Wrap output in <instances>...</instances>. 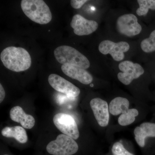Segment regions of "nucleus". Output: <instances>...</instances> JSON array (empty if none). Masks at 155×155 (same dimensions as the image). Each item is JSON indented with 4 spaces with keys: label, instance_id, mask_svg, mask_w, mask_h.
<instances>
[{
    "label": "nucleus",
    "instance_id": "4be33fe9",
    "mask_svg": "<svg viewBox=\"0 0 155 155\" xmlns=\"http://www.w3.org/2000/svg\"><path fill=\"white\" fill-rule=\"evenodd\" d=\"M5 97V92L2 84H0V103L2 102Z\"/></svg>",
    "mask_w": 155,
    "mask_h": 155
},
{
    "label": "nucleus",
    "instance_id": "5701e85b",
    "mask_svg": "<svg viewBox=\"0 0 155 155\" xmlns=\"http://www.w3.org/2000/svg\"><path fill=\"white\" fill-rule=\"evenodd\" d=\"M10 155L7 154H4V155Z\"/></svg>",
    "mask_w": 155,
    "mask_h": 155
},
{
    "label": "nucleus",
    "instance_id": "0eeeda50",
    "mask_svg": "<svg viewBox=\"0 0 155 155\" xmlns=\"http://www.w3.org/2000/svg\"><path fill=\"white\" fill-rule=\"evenodd\" d=\"M119 72L117 75L118 79L125 85H129L134 79L138 78L144 72V69L141 65L132 61H122L119 64Z\"/></svg>",
    "mask_w": 155,
    "mask_h": 155
},
{
    "label": "nucleus",
    "instance_id": "412c9836",
    "mask_svg": "<svg viewBox=\"0 0 155 155\" xmlns=\"http://www.w3.org/2000/svg\"><path fill=\"white\" fill-rule=\"evenodd\" d=\"M87 2V0H72L70 2V4L73 8L77 9L81 8Z\"/></svg>",
    "mask_w": 155,
    "mask_h": 155
},
{
    "label": "nucleus",
    "instance_id": "7ed1b4c3",
    "mask_svg": "<svg viewBox=\"0 0 155 155\" xmlns=\"http://www.w3.org/2000/svg\"><path fill=\"white\" fill-rule=\"evenodd\" d=\"M54 54L57 61L63 65H71L85 69L90 66L87 58L72 47H58L54 51Z\"/></svg>",
    "mask_w": 155,
    "mask_h": 155
},
{
    "label": "nucleus",
    "instance_id": "9d476101",
    "mask_svg": "<svg viewBox=\"0 0 155 155\" xmlns=\"http://www.w3.org/2000/svg\"><path fill=\"white\" fill-rule=\"evenodd\" d=\"M70 25L73 28L74 33L78 36L91 34L98 27L97 22L94 20L85 19L79 14L73 16Z\"/></svg>",
    "mask_w": 155,
    "mask_h": 155
},
{
    "label": "nucleus",
    "instance_id": "dca6fc26",
    "mask_svg": "<svg viewBox=\"0 0 155 155\" xmlns=\"http://www.w3.org/2000/svg\"><path fill=\"white\" fill-rule=\"evenodd\" d=\"M130 103L127 99L122 97H117L114 99L109 105V111L112 115L117 116L124 114L129 110Z\"/></svg>",
    "mask_w": 155,
    "mask_h": 155
},
{
    "label": "nucleus",
    "instance_id": "f03ea898",
    "mask_svg": "<svg viewBox=\"0 0 155 155\" xmlns=\"http://www.w3.org/2000/svg\"><path fill=\"white\" fill-rule=\"evenodd\" d=\"M21 6L25 15L33 22L44 25L51 20L49 8L42 0H22Z\"/></svg>",
    "mask_w": 155,
    "mask_h": 155
},
{
    "label": "nucleus",
    "instance_id": "a211bd4d",
    "mask_svg": "<svg viewBox=\"0 0 155 155\" xmlns=\"http://www.w3.org/2000/svg\"><path fill=\"white\" fill-rule=\"evenodd\" d=\"M139 8L136 13L138 16H144L148 12L150 9L155 10V0H138L137 1Z\"/></svg>",
    "mask_w": 155,
    "mask_h": 155
},
{
    "label": "nucleus",
    "instance_id": "9b49d317",
    "mask_svg": "<svg viewBox=\"0 0 155 155\" xmlns=\"http://www.w3.org/2000/svg\"><path fill=\"white\" fill-rule=\"evenodd\" d=\"M90 106L99 125L107 126L110 118L107 103L100 98H95L91 101Z\"/></svg>",
    "mask_w": 155,
    "mask_h": 155
},
{
    "label": "nucleus",
    "instance_id": "39448f33",
    "mask_svg": "<svg viewBox=\"0 0 155 155\" xmlns=\"http://www.w3.org/2000/svg\"><path fill=\"white\" fill-rule=\"evenodd\" d=\"M53 122L58 130L63 134L77 140L79 132L76 122L72 116L64 113H58L53 118Z\"/></svg>",
    "mask_w": 155,
    "mask_h": 155
},
{
    "label": "nucleus",
    "instance_id": "20e7f679",
    "mask_svg": "<svg viewBox=\"0 0 155 155\" xmlns=\"http://www.w3.org/2000/svg\"><path fill=\"white\" fill-rule=\"evenodd\" d=\"M78 149L79 147L75 140L64 134H59L46 147L49 155H74Z\"/></svg>",
    "mask_w": 155,
    "mask_h": 155
},
{
    "label": "nucleus",
    "instance_id": "423d86ee",
    "mask_svg": "<svg viewBox=\"0 0 155 155\" xmlns=\"http://www.w3.org/2000/svg\"><path fill=\"white\" fill-rule=\"evenodd\" d=\"M116 27L119 33L127 37L138 35L142 29L137 17L133 14H125L119 17L116 21Z\"/></svg>",
    "mask_w": 155,
    "mask_h": 155
},
{
    "label": "nucleus",
    "instance_id": "f3484780",
    "mask_svg": "<svg viewBox=\"0 0 155 155\" xmlns=\"http://www.w3.org/2000/svg\"><path fill=\"white\" fill-rule=\"evenodd\" d=\"M138 111L137 109H130L125 114L120 115L118 119V123L122 126H127L132 124L138 116Z\"/></svg>",
    "mask_w": 155,
    "mask_h": 155
},
{
    "label": "nucleus",
    "instance_id": "2eb2a0df",
    "mask_svg": "<svg viewBox=\"0 0 155 155\" xmlns=\"http://www.w3.org/2000/svg\"><path fill=\"white\" fill-rule=\"evenodd\" d=\"M2 134L6 137L15 138L18 142L25 143L28 141V136L25 129L19 126L6 127L2 130Z\"/></svg>",
    "mask_w": 155,
    "mask_h": 155
},
{
    "label": "nucleus",
    "instance_id": "f8f14e48",
    "mask_svg": "<svg viewBox=\"0 0 155 155\" xmlns=\"http://www.w3.org/2000/svg\"><path fill=\"white\" fill-rule=\"evenodd\" d=\"M61 70L67 76L78 81L83 84H89L92 81V75L85 69L80 67L63 65L61 67Z\"/></svg>",
    "mask_w": 155,
    "mask_h": 155
},
{
    "label": "nucleus",
    "instance_id": "6e6552de",
    "mask_svg": "<svg viewBox=\"0 0 155 155\" xmlns=\"http://www.w3.org/2000/svg\"><path fill=\"white\" fill-rule=\"evenodd\" d=\"M98 49L100 52L103 54H110L115 61H120L125 58L124 53L128 51L130 45L128 43L125 41L115 43L106 40L101 42Z\"/></svg>",
    "mask_w": 155,
    "mask_h": 155
},
{
    "label": "nucleus",
    "instance_id": "1a4fd4ad",
    "mask_svg": "<svg viewBox=\"0 0 155 155\" xmlns=\"http://www.w3.org/2000/svg\"><path fill=\"white\" fill-rule=\"evenodd\" d=\"M48 81L54 89L69 97H75L80 94V90L78 87L57 74L50 75Z\"/></svg>",
    "mask_w": 155,
    "mask_h": 155
},
{
    "label": "nucleus",
    "instance_id": "6ab92c4d",
    "mask_svg": "<svg viewBox=\"0 0 155 155\" xmlns=\"http://www.w3.org/2000/svg\"><path fill=\"white\" fill-rule=\"evenodd\" d=\"M141 49L145 53L155 51V30L153 31L148 38L144 39L140 44Z\"/></svg>",
    "mask_w": 155,
    "mask_h": 155
},
{
    "label": "nucleus",
    "instance_id": "f257e3e1",
    "mask_svg": "<svg viewBox=\"0 0 155 155\" xmlns=\"http://www.w3.org/2000/svg\"><path fill=\"white\" fill-rule=\"evenodd\" d=\"M0 58L5 67L13 72L25 71L30 68L31 64L30 54L22 48H6L1 53Z\"/></svg>",
    "mask_w": 155,
    "mask_h": 155
},
{
    "label": "nucleus",
    "instance_id": "4468645a",
    "mask_svg": "<svg viewBox=\"0 0 155 155\" xmlns=\"http://www.w3.org/2000/svg\"><path fill=\"white\" fill-rule=\"evenodd\" d=\"M136 141L139 146H145L146 137H155V124L150 122H144L140 126L137 127L134 130Z\"/></svg>",
    "mask_w": 155,
    "mask_h": 155
},
{
    "label": "nucleus",
    "instance_id": "aec40b11",
    "mask_svg": "<svg viewBox=\"0 0 155 155\" xmlns=\"http://www.w3.org/2000/svg\"><path fill=\"white\" fill-rule=\"evenodd\" d=\"M112 151L114 155H134L125 149L122 143L119 142L114 143L112 147Z\"/></svg>",
    "mask_w": 155,
    "mask_h": 155
},
{
    "label": "nucleus",
    "instance_id": "ddd939ff",
    "mask_svg": "<svg viewBox=\"0 0 155 155\" xmlns=\"http://www.w3.org/2000/svg\"><path fill=\"white\" fill-rule=\"evenodd\" d=\"M10 116L11 120L20 123L23 128L31 129L35 125V119L33 116L25 114L19 106H15L11 109Z\"/></svg>",
    "mask_w": 155,
    "mask_h": 155
}]
</instances>
